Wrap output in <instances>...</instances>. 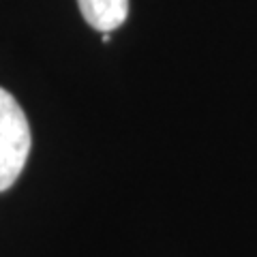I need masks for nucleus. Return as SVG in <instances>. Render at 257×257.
I'll return each instance as SVG.
<instances>
[{
    "mask_svg": "<svg viewBox=\"0 0 257 257\" xmlns=\"http://www.w3.org/2000/svg\"><path fill=\"white\" fill-rule=\"evenodd\" d=\"M28 118L13 96L0 88V191L11 189L30 155Z\"/></svg>",
    "mask_w": 257,
    "mask_h": 257,
    "instance_id": "f257e3e1",
    "label": "nucleus"
},
{
    "mask_svg": "<svg viewBox=\"0 0 257 257\" xmlns=\"http://www.w3.org/2000/svg\"><path fill=\"white\" fill-rule=\"evenodd\" d=\"M84 20L99 32H114L128 15V0H77Z\"/></svg>",
    "mask_w": 257,
    "mask_h": 257,
    "instance_id": "f03ea898",
    "label": "nucleus"
}]
</instances>
